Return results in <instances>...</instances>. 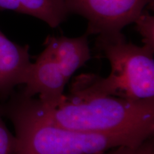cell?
Here are the masks:
<instances>
[{
    "mask_svg": "<svg viewBox=\"0 0 154 154\" xmlns=\"http://www.w3.org/2000/svg\"><path fill=\"white\" fill-rule=\"evenodd\" d=\"M0 113L14 126L15 154H100L119 146H138L154 133V126L111 133L67 129L31 112L14 92L0 103Z\"/></svg>",
    "mask_w": 154,
    "mask_h": 154,
    "instance_id": "obj_1",
    "label": "cell"
},
{
    "mask_svg": "<svg viewBox=\"0 0 154 154\" xmlns=\"http://www.w3.org/2000/svg\"><path fill=\"white\" fill-rule=\"evenodd\" d=\"M69 13L84 17L88 22L86 34L120 32L134 23L153 0H65Z\"/></svg>",
    "mask_w": 154,
    "mask_h": 154,
    "instance_id": "obj_5",
    "label": "cell"
},
{
    "mask_svg": "<svg viewBox=\"0 0 154 154\" xmlns=\"http://www.w3.org/2000/svg\"><path fill=\"white\" fill-rule=\"evenodd\" d=\"M136 29L142 36L143 47L154 51V17L146 9L135 22Z\"/></svg>",
    "mask_w": 154,
    "mask_h": 154,
    "instance_id": "obj_8",
    "label": "cell"
},
{
    "mask_svg": "<svg viewBox=\"0 0 154 154\" xmlns=\"http://www.w3.org/2000/svg\"><path fill=\"white\" fill-rule=\"evenodd\" d=\"M0 10L30 15L52 28L64 22L69 14L65 0H0Z\"/></svg>",
    "mask_w": 154,
    "mask_h": 154,
    "instance_id": "obj_7",
    "label": "cell"
},
{
    "mask_svg": "<svg viewBox=\"0 0 154 154\" xmlns=\"http://www.w3.org/2000/svg\"><path fill=\"white\" fill-rule=\"evenodd\" d=\"M100 154H154L153 136L138 146H119Z\"/></svg>",
    "mask_w": 154,
    "mask_h": 154,
    "instance_id": "obj_10",
    "label": "cell"
},
{
    "mask_svg": "<svg viewBox=\"0 0 154 154\" xmlns=\"http://www.w3.org/2000/svg\"><path fill=\"white\" fill-rule=\"evenodd\" d=\"M96 47L110 63V74L106 77L80 75L69 94L113 96L134 101L154 99V51L128 42L122 32L99 34Z\"/></svg>",
    "mask_w": 154,
    "mask_h": 154,
    "instance_id": "obj_3",
    "label": "cell"
},
{
    "mask_svg": "<svg viewBox=\"0 0 154 154\" xmlns=\"http://www.w3.org/2000/svg\"><path fill=\"white\" fill-rule=\"evenodd\" d=\"M2 117L0 113V154H15L16 137L6 126Z\"/></svg>",
    "mask_w": 154,
    "mask_h": 154,
    "instance_id": "obj_9",
    "label": "cell"
},
{
    "mask_svg": "<svg viewBox=\"0 0 154 154\" xmlns=\"http://www.w3.org/2000/svg\"><path fill=\"white\" fill-rule=\"evenodd\" d=\"M29 111L67 129L91 133L118 132L154 126V99L134 101L104 95H63L54 107H44L34 97L15 91Z\"/></svg>",
    "mask_w": 154,
    "mask_h": 154,
    "instance_id": "obj_2",
    "label": "cell"
},
{
    "mask_svg": "<svg viewBox=\"0 0 154 154\" xmlns=\"http://www.w3.org/2000/svg\"><path fill=\"white\" fill-rule=\"evenodd\" d=\"M28 46L17 44L0 31V99L5 101L24 85L32 65Z\"/></svg>",
    "mask_w": 154,
    "mask_h": 154,
    "instance_id": "obj_6",
    "label": "cell"
},
{
    "mask_svg": "<svg viewBox=\"0 0 154 154\" xmlns=\"http://www.w3.org/2000/svg\"><path fill=\"white\" fill-rule=\"evenodd\" d=\"M88 34L78 37L47 36L44 51L32 63L21 92L44 107H54L63 96L73 74L91 59Z\"/></svg>",
    "mask_w": 154,
    "mask_h": 154,
    "instance_id": "obj_4",
    "label": "cell"
}]
</instances>
